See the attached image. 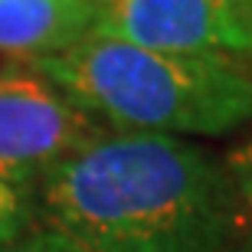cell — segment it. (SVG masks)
<instances>
[{"label":"cell","instance_id":"6da1fadb","mask_svg":"<svg viewBox=\"0 0 252 252\" xmlns=\"http://www.w3.org/2000/svg\"><path fill=\"white\" fill-rule=\"evenodd\" d=\"M33 223L82 252H233V193L196 141L102 131L36 177Z\"/></svg>","mask_w":252,"mask_h":252},{"label":"cell","instance_id":"8992f818","mask_svg":"<svg viewBox=\"0 0 252 252\" xmlns=\"http://www.w3.org/2000/svg\"><path fill=\"white\" fill-rule=\"evenodd\" d=\"M233 193V252H252V134L223 154Z\"/></svg>","mask_w":252,"mask_h":252},{"label":"cell","instance_id":"277c9868","mask_svg":"<svg viewBox=\"0 0 252 252\" xmlns=\"http://www.w3.org/2000/svg\"><path fill=\"white\" fill-rule=\"evenodd\" d=\"M95 30L160 53L252 63V0H105Z\"/></svg>","mask_w":252,"mask_h":252},{"label":"cell","instance_id":"9c48e42d","mask_svg":"<svg viewBox=\"0 0 252 252\" xmlns=\"http://www.w3.org/2000/svg\"><path fill=\"white\" fill-rule=\"evenodd\" d=\"M92 3H95V7H102V3H105V0H92Z\"/></svg>","mask_w":252,"mask_h":252},{"label":"cell","instance_id":"5b68a950","mask_svg":"<svg viewBox=\"0 0 252 252\" xmlns=\"http://www.w3.org/2000/svg\"><path fill=\"white\" fill-rule=\"evenodd\" d=\"M98 23L92 0H0V59L39 63L89 36Z\"/></svg>","mask_w":252,"mask_h":252},{"label":"cell","instance_id":"52a82bcc","mask_svg":"<svg viewBox=\"0 0 252 252\" xmlns=\"http://www.w3.org/2000/svg\"><path fill=\"white\" fill-rule=\"evenodd\" d=\"M33 187L30 174L0 164V252L33 226Z\"/></svg>","mask_w":252,"mask_h":252},{"label":"cell","instance_id":"ba28073f","mask_svg":"<svg viewBox=\"0 0 252 252\" xmlns=\"http://www.w3.org/2000/svg\"><path fill=\"white\" fill-rule=\"evenodd\" d=\"M3 252H82V249L72 246L65 236H59V233H53V229H46V226L33 223L27 233L17 236Z\"/></svg>","mask_w":252,"mask_h":252},{"label":"cell","instance_id":"7a4b0ae2","mask_svg":"<svg viewBox=\"0 0 252 252\" xmlns=\"http://www.w3.org/2000/svg\"><path fill=\"white\" fill-rule=\"evenodd\" d=\"M33 65L105 131L220 138L252 122V63L160 53L92 30Z\"/></svg>","mask_w":252,"mask_h":252},{"label":"cell","instance_id":"3957f363","mask_svg":"<svg viewBox=\"0 0 252 252\" xmlns=\"http://www.w3.org/2000/svg\"><path fill=\"white\" fill-rule=\"evenodd\" d=\"M102 125L20 59H0V164L36 180L56 160L102 134Z\"/></svg>","mask_w":252,"mask_h":252}]
</instances>
